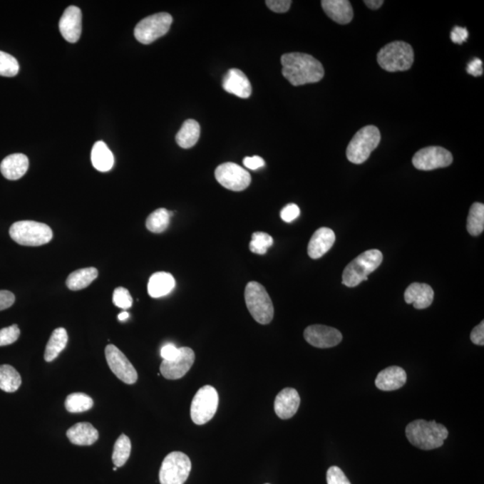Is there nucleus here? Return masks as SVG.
Returning a JSON list of instances; mask_svg holds the SVG:
<instances>
[{"label":"nucleus","instance_id":"obj_1","mask_svg":"<svg viewBox=\"0 0 484 484\" xmlns=\"http://www.w3.org/2000/svg\"><path fill=\"white\" fill-rule=\"evenodd\" d=\"M281 63L284 78L294 86L318 83L325 76L323 65L311 55L291 52L282 56Z\"/></svg>","mask_w":484,"mask_h":484},{"label":"nucleus","instance_id":"obj_2","mask_svg":"<svg viewBox=\"0 0 484 484\" xmlns=\"http://www.w3.org/2000/svg\"><path fill=\"white\" fill-rule=\"evenodd\" d=\"M406 434L407 440L414 447L423 450H431L443 446L448 431L447 428L436 421L416 420L407 426Z\"/></svg>","mask_w":484,"mask_h":484},{"label":"nucleus","instance_id":"obj_3","mask_svg":"<svg viewBox=\"0 0 484 484\" xmlns=\"http://www.w3.org/2000/svg\"><path fill=\"white\" fill-rule=\"evenodd\" d=\"M383 255L381 250H367L344 268L343 273V284L347 287H356L361 282L368 280L369 274L381 266Z\"/></svg>","mask_w":484,"mask_h":484},{"label":"nucleus","instance_id":"obj_4","mask_svg":"<svg viewBox=\"0 0 484 484\" xmlns=\"http://www.w3.org/2000/svg\"><path fill=\"white\" fill-rule=\"evenodd\" d=\"M414 53L412 46L405 41H393L378 53V63L388 72L406 71L412 67Z\"/></svg>","mask_w":484,"mask_h":484},{"label":"nucleus","instance_id":"obj_5","mask_svg":"<svg viewBox=\"0 0 484 484\" xmlns=\"http://www.w3.org/2000/svg\"><path fill=\"white\" fill-rule=\"evenodd\" d=\"M381 135L375 126H366L359 130L347 146V159L354 165L366 162L381 143Z\"/></svg>","mask_w":484,"mask_h":484},{"label":"nucleus","instance_id":"obj_6","mask_svg":"<svg viewBox=\"0 0 484 484\" xmlns=\"http://www.w3.org/2000/svg\"><path fill=\"white\" fill-rule=\"evenodd\" d=\"M14 242L23 246L38 247L50 242L53 232L50 226L34 221H19L9 229Z\"/></svg>","mask_w":484,"mask_h":484},{"label":"nucleus","instance_id":"obj_7","mask_svg":"<svg viewBox=\"0 0 484 484\" xmlns=\"http://www.w3.org/2000/svg\"><path fill=\"white\" fill-rule=\"evenodd\" d=\"M245 302L250 314L257 323L267 325L273 320V302L263 285L257 282H250L247 284Z\"/></svg>","mask_w":484,"mask_h":484},{"label":"nucleus","instance_id":"obj_8","mask_svg":"<svg viewBox=\"0 0 484 484\" xmlns=\"http://www.w3.org/2000/svg\"><path fill=\"white\" fill-rule=\"evenodd\" d=\"M219 396L217 389L212 386H204L198 390L191 403L190 416L197 426H204L213 419L217 413Z\"/></svg>","mask_w":484,"mask_h":484},{"label":"nucleus","instance_id":"obj_9","mask_svg":"<svg viewBox=\"0 0 484 484\" xmlns=\"http://www.w3.org/2000/svg\"><path fill=\"white\" fill-rule=\"evenodd\" d=\"M191 461L182 452L170 453L163 460L159 473L161 484H184L189 478L191 471Z\"/></svg>","mask_w":484,"mask_h":484},{"label":"nucleus","instance_id":"obj_10","mask_svg":"<svg viewBox=\"0 0 484 484\" xmlns=\"http://www.w3.org/2000/svg\"><path fill=\"white\" fill-rule=\"evenodd\" d=\"M173 16L168 13H158L145 17L135 28V39L143 44H151L169 32Z\"/></svg>","mask_w":484,"mask_h":484},{"label":"nucleus","instance_id":"obj_11","mask_svg":"<svg viewBox=\"0 0 484 484\" xmlns=\"http://www.w3.org/2000/svg\"><path fill=\"white\" fill-rule=\"evenodd\" d=\"M215 179L225 189L242 191L252 182V176L245 169L235 163H225L215 170Z\"/></svg>","mask_w":484,"mask_h":484},{"label":"nucleus","instance_id":"obj_12","mask_svg":"<svg viewBox=\"0 0 484 484\" xmlns=\"http://www.w3.org/2000/svg\"><path fill=\"white\" fill-rule=\"evenodd\" d=\"M453 163V156L448 150L441 146H428L414 155L413 165L417 170H433L445 168Z\"/></svg>","mask_w":484,"mask_h":484},{"label":"nucleus","instance_id":"obj_13","mask_svg":"<svg viewBox=\"0 0 484 484\" xmlns=\"http://www.w3.org/2000/svg\"><path fill=\"white\" fill-rule=\"evenodd\" d=\"M105 355L108 365L118 379L128 385L137 382L138 372L123 351L109 344L105 348Z\"/></svg>","mask_w":484,"mask_h":484},{"label":"nucleus","instance_id":"obj_14","mask_svg":"<svg viewBox=\"0 0 484 484\" xmlns=\"http://www.w3.org/2000/svg\"><path fill=\"white\" fill-rule=\"evenodd\" d=\"M195 353L190 347L179 348V354L173 360H163L160 366V371L167 379L175 381L183 378L193 366Z\"/></svg>","mask_w":484,"mask_h":484},{"label":"nucleus","instance_id":"obj_15","mask_svg":"<svg viewBox=\"0 0 484 484\" xmlns=\"http://www.w3.org/2000/svg\"><path fill=\"white\" fill-rule=\"evenodd\" d=\"M304 339L316 348L336 346L343 339L342 334L334 327L323 325L309 326L304 331Z\"/></svg>","mask_w":484,"mask_h":484},{"label":"nucleus","instance_id":"obj_16","mask_svg":"<svg viewBox=\"0 0 484 484\" xmlns=\"http://www.w3.org/2000/svg\"><path fill=\"white\" fill-rule=\"evenodd\" d=\"M59 31L68 43H75L82 33V12L78 6H71L65 10L59 21Z\"/></svg>","mask_w":484,"mask_h":484},{"label":"nucleus","instance_id":"obj_17","mask_svg":"<svg viewBox=\"0 0 484 484\" xmlns=\"http://www.w3.org/2000/svg\"><path fill=\"white\" fill-rule=\"evenodd\" d=\"M222 87L229 93L247 99L252 96V87L247 76L240 69L232 68L222 79Z\"/></svg>","mask_w":484,"mask_h":484},{"label":"nucleus","instance_id":"obj_18","mask_svg":"<svg viewBox=\"0 0 484 484\" xmlns=\"http://www.w3.org/2000/svg\"><path fill=\"white\" fill-rule=\"evenodd\" d=\"M301 403L297 390L287 388L282 390L274 400V412L280 419L287 420L294 417Z\"/></svg>","mask_w":484,"mask_h":484},{"label":"nucleus","instance_id":"obj_19","mask_svg":"<svg viewBox=\"0 0 484 484\" xmlns=\"http://www.w3.org/2000/svg\"><path fill=\"white\" fill-rule=\"evenodd\" d=\"M336 235L333 230L321 227L314 232L308 246L309 256L313 259H318L329 252L335 244Z\"/></svg>","mask_w":484,"mask_h":484},{"label":"nucleus","instance_id":"obj_20","mask_svg":"<svg viewBox=\"0 0 484 484\" xmlns=\"http://www.w3.org/2000/svg\"><path fill=\"white\" fill-rule=\"evenodd\" d=\"M434 299L433 289L427 284L413 283L405 292L407 304H413L417 309L429 308Z\"/></svg>","mask_w":484,"mask_h":484},{"label":"nucleus","instance_id":"obj_21","mask_svg":"<svg viewBox=\"0 0 484 484\" xmlns=\"http://www.w3.org/2000/svg\"><path fill=\"white\" fill-rule=\"evenodd\" d=\"M407 381L406 372L398 366H391L379 372L376 378L375 385L383 391H393L405 386Z\"/></svg>","mask_w":484,"mask_h":484},{"label":"nucleus","instance_id":"obj_22","mask_svg":"<svg viewBox=\"0 0 484 484\" xmlns=\"http://www.w3.org/2000/svg\"><path fill=\"white\" fill-rule=\"evenodd\" d=\"M322 9L327 16L340 24H347L354 19L353 6L348 0H323Z\"/></svg>","mask_w":484,"mask_h":484},{"label":"nucleus","instance_id":"obj_23","mask_svg":"<svg viewBox=\"0 0 484 484\" xmlns=\"http://www.w3.org/2000/svg\"><path fill=\"white\" fill-rule=\"evenodd\" d=\"M29 168V160L23 154H14L6 156L0 165V172L9 180L21 179Z\"/></svg>","mask_w":484,"mask_h":484},{"label":"nucleus","instance_id":"obj_24","mask_svg":"<svg viewBox=\"0 0 484 484\" xmlns=\"http://www.w3.org/2000/svg\"><path fill=\"white\" fill-rule=\"evenodd\" d=\"M67 436L72 444L91 446L99 438L98 431L89 423H78L69 428Z\"/></svg>","mask_w":484,"mask_h":484},{"label":"nucleus","instance_id":"obj_25","mask_svg":"<svg viewBox=\"0 0 484 484\" xmlns=\"http://www.w3.org/2000/svg\"><path fill=\"white\" fill-rule=\"evenodd\" d=\"M176 282L173 274L158 272L150 277L148 290L152 298H161L168 295L175 287Z\"/></svg>","mask_w":484,"mask_h":484},{"label":"nucleus","instance_id":"obj_26","mask_svg":"<svg viewBox=\"0 0 484 484\" xmlns=\"http://www.w3.org/2000/svg\"><path fill=\"white\" fill-rule=\"evenodd\" d=\"M93 167L99 172L106 173L113 169L114 158L105 143L96 142L91 155Z\"/></svg>","mask_w":484,"mask_h":484},{"label":"nucleus","instance_id":"obj_27","mask_svg":"<svg viewBox=\"0 0 484 484\" xmlns=\"http://www.w3.org/2000/svg\"><path fill=\"white\" fill-rule=\"evenodd\" d=\"M98 277V270L95 267L82 268L69 274L66 284L69 290L79 291L88 287Z\"/></svg>","mask_w":484,"mask_h":484},{"label":"nucleus","instance_id":"obj_28","mask_svg":"<svg viewBox=\"0 0 484 484\" xmlns=\"http://www.w3.org/2000/svg\"><path fill=\"white\" fill-rule=\"evenodd\" d=\"M68 342L67 330L63 327H58V329H55L51 334L50 340H48L46 349H45V361L48 362L54 361L67 346Z\"/></svg>","mask_w":484,"mask_h":484},{"label":"nucleus","instance_id":"obj_29","mask_svg":"<svg viewBox=\"0 0 484 484\" xmlns=\"http://www.w3.org/2000/svg\"><path fill=\"white\" fill-rule=\"evenodd\" d=\"M200 138V124L194 120H187L183 123L176 135L177 144L181 148L189 149L197 144Z\"/></svg>","mask_w":484,"mask_h":484},{"label":"nucleus","instance_id":"obj_30","mask_svg":"<svg viewBox=\"0 0 484 484\" xmlns=\"http://www.w3.org/2000/svg\"><path fill=\"white\" fill-rule=\"evenodd\" d=\"M22 384L19 371L11 365H0V389L6 393H14Z\"/></svg>","mask_w":484,"mask_h":484},{"label":"nucleus","instance_id":"obj_31","mask_svg":"<svg viewBox=\"0 0 484 484\" xmlns=\"http://www.w3.org/2000/svg\"><path fill=\"white\" fill-rule=\"evenodd\" d=\"M173 215V212H170L165 208H159L153 212L146 219V228L151 232L162 233L169 227L170 217Z\"/></svg>","mask_w":484,"mask_h":484},{"label":"nucleus","instance_id":"obj_32","mask_svg":"<svg viewBox=\"0 0 484 484\" xmlns=\"http://www.w3.org/2000/svg\"><path fill=\"white\" fill-rule=\"evenodd\" d=\"M468 231L472 236H478L484 230V205L473 203L468 217Z\"/></svg>","mask_w":484,"mask_h":484},{"label":"nucleus","instance_id":"obj_33","mask_svg":"<svg viewBox=\"0 0 484 484\" xmlns=\"http://www.w3.org/2000/svg\"><path fill=\"white\" fill-rule=\"evenodd\" d=\"M93 401L92 398L85 393H73L66 398L65 407L68 412L79 413L86 412L92 408Z\"/></svg>","mask_w":484,"mask_h":484},{"label":"nucleus","instance_id":"obj_34","mask_svg":"<svg viewBox=\"0 0 484 484\" xmlns=\"http://www.w3.org/2000/svg\"><path fill=\"white\" fill-rule=\"evenodd\" d=\"M130 453L131 441L130 438L125 434L120 435L115 442L113 448V461L115 466L118 468L126 464L130 457Z\"/></svg>","mask_w":484,"mask_h":484},{"label":"nucleus","instance_id":"obj_35","mask_svg":"<svg viewBox=\"0 0 484 484\" xmlns=\"http://www.w3.org/2000/svg\"><path fill=\"white\" fill-rule=\"evenodd\" d=\"M274 240L266 232H254L252 235V242L249 243L250 252L259 255H264L267 252V249L273 245Z\"/></svg>","mask_w":484,"mask_h":484},{"label":"nucleus","instance_id":"obj_36","mask_svg":"<svg viewBox=\"0 0 484 484\" xmlns=\"http://www.w3.org/2000/svg\"><path fill=\"white\" fill-rule=\"evenodd\" d=\"M19 64L15 57L0 51V76L12 78L19 74Z\"/></svg>","mask_w":484,"mask_h":484},{"label":"nucleus","instance_id":"obj_37","mask_svg":"<svg viewBox=\"0 0 484 484\" xmlns=\"http://www.w3.org/2000/svg\"><path fill=\"white\" fill-rule=\"evenodd\" d=\"M113 301L116 307L123 309H130L133 304V298H132L128 289L124 287L115 289Z\"/></svg>","mask_w":484,"mask_h":484},{"label":"nucleus","instance_id":"obj_38","mask_svg":"<svg viewBox=\"0 0 484 484\" xmlns=\"http://www.w3.org/2000/svg\"><path fill=\"white\" fill-rule=\"evenodd\" d=\"M20 329L19 326L13 325L0 329V346H9L19 339Z\"/></svg>","mask_w":484,"mask_h":484},{"label":"nucleus","instance_id":"obj_39","mask_svg":"<svg viewBox=\"0 0 484 484\" xmlns=\"http://www.w3.org/2000/svg\"><path fill=\"white\" fill-rule=\"evenodd\" d=\"M327 484H351L349 479L339 466H331L326 473Z\"/></svg>","mask_w":484,"mask_h":484},{"label":"nucleus","instance_id":"obj_40","mask_svg":"<svg viewBox=\"0 0 484 484\" xmlns=\"http://www.w3.org/2000/svg\"><path fill=\"white\" fill-rule=\"evenodd\" d=\"M299 214H301V210L297 205L289 204L283 208L280 215L282 220L285 222H292L299 217Z\"/></svg>","mask_w":484,"mask_h":484},{"label":"nucleus","instance_id":"obj_41","mask_svg":"<svg viewBox=\"0 0 484 484\" xmlns=\"http://www.w3.org/2000/svg\"><path fill=\"white\" fill-rule=\"evenodd\" d=\"M268 9L276 13H287L291 8V0H267Z\"/></svg>","mask_w":484,"mask_h":484},{"label":"nucleus","instance_id":"obj_42","mask_svg":"<svg viewBox=\"0 0 484 484\" xmlns=\"http://www.w3.org/2000/svg\"><path fill=\"white\" fill-rule=\"evenodd\" d=\"M451 41L454 43H464L468 38V31L465 27L455 26L450 34Z\"/></svg>","mask_w":484,"mask_h":484},{"label":"nucleus","instance_id":"obj_43","mask_svg":"<svg viewBox=\"0 0 484 484\" xmlns=\"http://www.w3.org/2000/svg\"><path fill=\"white\" fill-rule=\"evenodd\" d=\"M16 297L11 292L0 291V311L11 307L15 304Z\"/></svg>","mask_w":484,"mask_h":484},{"label":"nucleus","instance_id":"obj_44","mask_svg":"<svg viewBox=\"0 0 484 484\" xmlns=\"http://www.w3.org/2000/svg\"><path fill=\"white\" fill-rule=\"evenodd\" d=\"M471 341L476 346H484V322L482 321L476 326L471 332Z\"/></svg>","mask_w":484,"mask_h":484},{"label":"nucleus","instance_id":"obj_45","mask_svg":"<svg viewBox=\"0 0 484 484\" xmlns=\"http://www.w3.org/2000/svg\"><path fill=\"white\" fill-rule=\"evenodd\" d=\"M243 165H244L246 168L256 170L262 168L266 165V163H264V159L261 158L260 156L255 155L252 156V158H245L243 160Z\"/></svg>","mask_w":484,"mask_h":484},{"label":"nucleus","instance_id":"obj_46","mask_svg":"<svg viewBox=\"0 0 484 484\" xmlns=\"http://www.w3.org/2000/svg\"><path fill=\"white\" fill-rule=\"evenodd\" d=\"M466 71L473 76H482L483 74V61L480 58H473L469 62Z\"/></svg>","mask_w":484,"mask_h":484},{"label":"nucleus","instance_id":"obj_47","mask_svg":"<svg viewBox=\"0 0 484 484\" xmlns=\"http://www.w3.org/2000/svg\"><path fill=\"white\" fill-rule=\"evenodd\" d=\"M179 354V348L173 344H167L162 348L161 356L165 361L173 360Z\"/></svg>","mask_w":484,"mask_h":484},{"label":"nucleus","instance_id":"obj_48","mask_svg":"<svg viewBox=\"0 0 484 484\" xmlns=\"http://www.w3.org/2000/svg\"><path fill=\"white\" fill-rule=\"evenodd\" d=\"M364 4L366 5L369 9L377 10L381 8L382 5L384 4V1H383V0H366V1H364Z\"/></svg>","mask_w":484,"mask_h":484},{"label":"nucleus","instance_id":"obj_49","mask_svg":"<svg viewBox=\"0 0 484 484\" xmlns=\"http://www.w3.org/2000/svg\"><path fill=\"white\" fill-rule=\"evenodd\" d=\"M128 318H130V314H128L127 311L121 312L120 314L118 316V319L120 321H125V320H127Z\"/></svg>","mask_w":484,"mask_h":484},{"label":"nucleus","instance_id":"obj_50","mask_svg":"<svg viewBox=\"0 0 484 484\" xmlns=\"http://www.w3.org/2000/svg\"><path fill=\"white\" fill-rule=\"evenodd\" d=\"M117 469H118V468H116V466H115V468H113V471H117Z\"/></svg>","mask_w":484,"mask_h":484}]
</instances>
